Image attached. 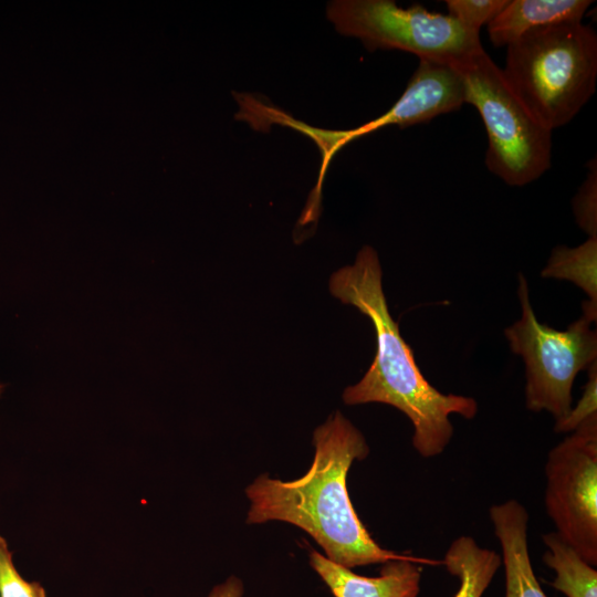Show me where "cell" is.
<instances>
[{
	"label": "cell",
	"mask_w": 597,
	"mask_h": 597,
	"mask_svg": "<svg viewBox=\"0 0 597 597\" xmlns=\"http://www.w3.org/2000/svg\"><path fill=\"white\" fill-rule=\"evenodd\" d=\"M2 390H3V385L0 384V395H1Z\"/></svg>",
	"instance_id": "ffe728a7"
},
{
	"label": "cell",
	"mask_w": 597,
	"mask_h": 597,
	"mask_svg": "<svg viewBox=\"0 0 597 597\" xmlns=\"http://www.w3.org/2000/svg\"><path fill=\"white\" fill-rule=\"evenodd\" d=\"M0 597H46L40 583L25 580L17 570L7 541L0 535Z\"/></svg>",
	"instance_id": "2e32d148"
},
{
	"label": "cell",
	"mask_w": 597,
	"mask_h": 597,
	"mask_svg": "<svg viewBox=\"0 0 597 597\" xmlns=\"http://www.w3.org/2000/svg\"><path fill=\"white\" fill-rule=\"evenodd\" d=\"M590 0H509L488 24L494 46H507L528 31L564 22H582Z\"/></svg>",
	"instance_id": "8fae6325"
},
{
	"label": "cell",
	"mask_w": 597,
	"mask_h": 597,
	"mask_svg": "<svg viewBox=\"0 0 597 597\" xmlns=\"http://www.w3.org/2000/svg\"><path fill=\"white\" fill-rule=\"evenodd\" d=\"M442 565L460 582L455 597H482L500 568L501 556L481 547L471 536H459L447 549Z\"/></svg>",
	"instance_id": "7c38bea8"
},
{
	"label": "cell",
	"mask_w": 597,
	"mask_h": 597,
	"mask_svg": "<svg viewBox=\"0 0 597 597\" xmlns=\"http://www.w3.org/2000/svg\"><path fill=\"white\" fill-rule=\"evenodd\" d=\"M517 295L522 316L504 331L511 350L525 364L527 409L546 410L556 422L570 411L572 388L577 374L597 358V334L582 315L567 329L557 331L540 323L530 302L528 284L519 273Z\"/></svg>",
	"instance_id": "5b68a950"
},
{
	"label": "cell",
	"mask_w": 597,
	"mask_h": 597,
	"mask_svg": "<svg viewBox=\"0 0 597 597\" xmlns=\"http://www.w3.org/2000/svg\"><path fill=\"white\" fill-rule=\"evenodd\" d=\"M314 458L308 471L293 481L258 476L247 489L248 524L282 521L310 534L325 557L349 569L394 559L422 565L441 561L399 554L377 544L358 517L347 491V472L364 460L369 447L363 433L339 411L313 433Z\"/></svg>",
	"instance_id": "6da1fadb"
},
{
	"label": "cell",
	"mask_w": 597,
	"mask_h": 597,
	"mask_svg": "<svg viewBox=\"0 0 597 597\" xmlns=\"http://www.w3.org/2000/svg\"><path fill=\"white\" fill-rule=\"evenodd\" d=\"M573 211L577 224L588 238H597V170L596 163L573 199Z\"/></svg>",
	"instance_id": "e0dca14e"
},
{
	"label": "cell",
	"mask_w": 597,
	"mask_h": 597,
	"mask_svg": "<svg viewBox=\"0 0 597 597\" xmlns=\"http://www.w3.org/2000/svg\"><path fill=\"white\" fill-rule=\"evenodd\" d=\"M503 76L549 130L564 126L593 96L597 78V35L583 22L526 32L506 46Z\"/></svg>",
	"instance_id": "3957f363"
},
{
	"label": "cell",
	"mask_w": 597,
	"mask_h": 597,
	"mask_svg": "<svg viewBox=\"0 0 597 597\" xmlns=\"http://www.w3.org/2000/svg\"><path fill=\"white\" fill-rule=\"evenodd\" d=\"M545 476V507L555 532L596 566L597 415L549 450Z\"/></svg>",
	"instance_id": "52a82bcc"
},
{
	"label": "cell",
	"mask_w": 597,
	"mask_h": 597,
	"mask_svg": "<svg viewBox=\"0 0 597 597\" xmlns=\"http://www.w3.org/2000/svg\"><path fill=\"white\" fill-rule=\"evenodd\" d=\"M544 563L555 572L551 585L567 597H597V570L556 532L543 535Z\"/></svg>",
	"instance_id": "4fadbf2b"
},
{
	"label": "cell",
	"mask_w": 597,
	"mask_h": 597,
	"mask_svg": "<svg viewBox=\"0 0 597 597\" xmlns=\"http://www.w3.org/2000/svg\"><path fill=\"white\" fill-rule=\"evenodd\" d=\"M465 103V83L458 63L419 59L399 100L381 116L349 130H334L338 148L387 125L404 128L453 112Z\"/></svg>",
	"instance_id": "ba28073f"
},
{
	"label": "cell",
	"mask_w": 597,
	"mask_h": 597,
	"mask_svg": "<svg viewBox=\"0 0 597 597\" xmlns=\"http://www.w3.org/2000/svg\"><path fill=\"white\" fill-rule=\"evenodd\" d=\"M588 380L584 388V394L577 406L572 408L569 413L555 423L556 432L574 431L579 425L591 416L597 415L596 395H597V362H594L588 368Z\"/></svg>",
	"instance_id": "ac0fdd59"
},
{
	"label": "cell",
	"mask_w": 597,
	"mask_h": 597,
	"mask_svg": "<svg viewBox=\"0 0 597 597\" xmlns=\"http://www.w3.org/2000/svg\"><path fill=\"white\" fill-rule=\"evenodd\" d=\"M458 65L465 103L478 109L486 130L488 169L510 186L540 178L551 167L552 130L532 115L484 50Z\"/></svg>",
	"instance_id": "277c9868"
},
{
	"label": "cell",
	"mask_w": 597,
	"mask_h": 597,
	"mask_svg": "<svg viewBox=\"0 0 597 597\" xmlns=\"http://www.w3.org/2000/svg\"><path fill=\"white\" fill-rule=\"evenodd\" d=\"M509 0H448V14L463 27L480 31L488 25L506 6Z\"/></svg>",
	"instance_id": "9a60e30c"
},
{
	"label": "cell",
	"mask_w": 597,
	"mask_h": 597,
	"mask_svg": "<svg viewBox=\"0 0 597 597\" xmlns=\"http://www.w3.org/2000/svg\"><path fill=\"white\" fill-rule=\"evenodd\" d=\"M505 570V597H547L534 574L527 545L528 513L516 500L490 507Z\"/></svg>",
	"instance_id": "30bf717a"
},
{
	"label": "cell",
	"mask_w": 597,
	"mask_h": 597,
	"mask_svg": "<svg viewBox=\"0 0 597 597\" xmlns=\"http://www.w3.org/2000/svg\"><path fill=\"white\" fill-rule=\"evenodd\" d=\"M378 254L364 245L352 265L334 272L332 295L350 304L373 323L376 355L364 377L343 392L346 405L380 402L404 412L413 426L412 446L423 458L443 452L453 436L450 415L472 419L478 402L453 394H442L421 374L413 353L391 317L383 290Z\"/></svg>",
	"instance_id": "7a4b0ae2"
},
{
	"label": "cell",
	"mask_w": 597,
	"mask_h": 597,
	"mask_svg": "<svg viewBox=\"0 0 597 597\" xmlns=\"http://www.w3.org/2000/svg\"><path fill=\"white\" fill-rule=\"evenodd\" d=\"M326 15L338 33L359 39L368 51L400 50L461 63L483 50L479 32L420 4L404 9L392 0H335Z\"/></svg>",
	"instance_id": "8992f818"
},
{
	"label": "cell",
	"mask_w": 597,
	"mask_h": 597,
	"mask_svg": "<svg viewBox=\"0 0 597 597\" xmlns=\"http://www.w3.org/2000/svg\"><path fill=\"white\" fill-rule=\"evenodd\" d=\"M243 593L242 582L235 576H230L223 583L216 585L208 597H242Z\"/></svg>",
	"instance_id": "d6986e66"
},
{
	"label": "cell",
	"mask_w": 597,
	"mask_h": 597,
	"mask_svg": "<svg viewBox=\"0 0 597 597\" xmlns=\"http://www.w3.org/2000/svg\"><path fill=\"white\" fill-rule=\"evenodd\" d=\"M311 567L334 597H418L421 563L394 559L383 564L379 575L366 577L341 566L315 549L310 551Z\"/></svg>",
	"instance_id": "9c48e42d"
},
{
	"label": "cell",
	"mask_w": 597,
	"mask_h": 597,
	"mask_svg": "<svg viewBox=\"0 0 597 597\" xmlns=\"http://www.w3.org/2000/svg\"><path fill=\"white\" fill-rule=\"evenodd\" d=\"M541 276L573 282L587 294L589 303L597 305V238H588L576 248L555 247Z\"/></svg>",
	"instance_id": "5bb4252c"
}]
</instances>
